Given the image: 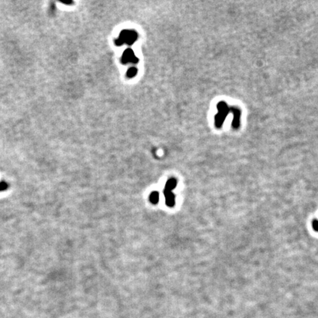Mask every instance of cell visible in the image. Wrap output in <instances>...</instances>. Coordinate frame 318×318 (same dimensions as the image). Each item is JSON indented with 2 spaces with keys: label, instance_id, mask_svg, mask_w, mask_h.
Here are the masks:
<instances>
[{
  "label": "cell",
  "instance_id": "cell-1",
  "mask_svg": "<svg viewBox=\"0 0 318 318\" xmlns=\"http://www.w3.org/2000/svg\"><path fill=\"white\" fill-rule=\"evenodd\" d=\"M137 38V34L133 30H124L122 32L120 38L118 41H122V43H127L128 44H132Z\"/></svg>",
  "mask_w": 318,
  "mask_h": 318
},
{
  "label": "cell",
  "instance_id": "cell-5",
  "mask_svg": "<svg viewBox=\"0 0 318 318\" xmlns=\"http://www.w3.org/2000/svg\"><path fill=\"white\" fill-rule=\"evenodd\" d=\"M176 186H177V181H176L175 179L172 178V179H169V180L166 182V186H165L164 189L169 190V191H172V189H174Z\"/></svg>",
  "mask_w": 318,
  "mask_h": 318
},
{
  "label": "cell",
  "instance_id": "cell-4",
  "mask_svg": "<svg viewBox=\"0 0 318 318\" xmlns=\"http://www.w3.org/2000/svg\"><path fill=\"white\" fill-rule=\"evenodd\" d=\"M164 194L166 198V203L168 206L172 207L175 205V195L172 193V191L166 189H164Z\"/></svg>",
  "mask_w": 318,
  "mask_h": 318
},
{
  "label": "cell",
  "instance_id": "cell-8",
  "mask_svg": "<svg viewBox=\"0 0 318 318\" xmlns=\"http://www.w3.org/2000/svg\"><path fill=\"white\" fill-rule=\"evenodd\" d=\"M137 73V69L136 68H131L128 70L127 71V76L130 77V78H132L134 75H136Z\"/></svg>",
  "mask_w": 318,
  "mask_h": 318
},
{
  "label": "cell",
  "instance_id": "cell-7",
  "mask_svg": "<svg viewBox=\"0 0 318 318\" xmlns=\"http://www.w3.org/2000/svg\"><path fill=\"white\" fill-rule=\"evenodd\" d=\"M8 187H9V185L8 184V183L5 181L0 182V191H5L8 189Z\"/></svg>",
  "mask_w": 318,
  "mask_h": 318
},
{
  "label": "cell",
  "instance_id": "cell-2",
  "mask_svg": "<svg viewBox=\"0 0 318 318\" xmlns=\"http://www.w3.org/2000/svg\"><path fill=\"white\" fill-rule=\"evenodd\" d=\"M217 108L219 109V113L216 117V125L217 127H220L226 116V113H225L227 112L226 104L225 103H220L217 106Z\"/></svg>",
  "mask_w": 318,
  "mask_h": 318
},
{
  "label": "cell",
  "instance_id": "cell-6",
  "mask_svg": "<svg viewBox=\"0 0 318 318\" xmlns=\"http://www.w3.org/2000/svg\"><path fill=\"white\" fill-rule=\"evenodd\" d=\"M150 200L152 203V204H156L158 203V200H159V194L156 191H154V192L151 193L150 196Z\"/></svg>",
  "mask_w": 318,
  "mask_h": 318
},
{
  "label": "cell",
  "instance_id": "cell-3",
  "mask_svg": "<svg viewBox=\"0 0 318 318\" xmlns=\"http://www.w3.org/2000/svg\"><path fill=\"white\" fill-rule=\"evenodd\" d=\"M123 62L127 63V62H132V63H136L138 61L137 58L136 57V56L134 55L133 52L131 50L128 49V50H126L124 52L123 55Z\"/></svg>",
  "mask_w": 318,
  "mask_h": 318
}]
</instances>
